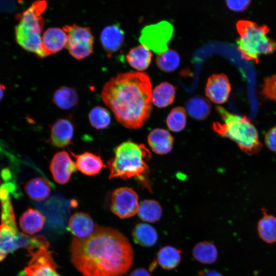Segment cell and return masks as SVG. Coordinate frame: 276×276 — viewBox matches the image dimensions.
Instances as JSON below:
<instances>
[{
    "label": "cell",
    "mask_w": 276,
    "mask_h": 276,
    "mask_svg": "<svg viewBox=\"0 0 276 276\" xmlns=\"http://www.w3.org/2000/svg\"><path fill=\"white\" fill-rule=\"evenodd\" d=\"M70 251L73 264L83 276H121L134 259L131 245L122 233L98 225L89 236L74 238Z\"/></svg>",
    "instance_id": "obj_1"
},
{
    "label": "cell",
    "mask_w": 276,
    "mask_h": 276,
    "mask_svg": "<svg viewBox=\"0 0 276 276\" xmlns=\"http://www.w3.org/2000/svg\"><path fill=\"white\" fill-rule=\"evenodd\" d=\"M152 85L145 73H121L104 85L101 97L121 124L129 129L141 127L152 109Z\"/></svg>",
    "instance_id": "obj_2"
},
{
    "label": "cell",
    "mask_w": 276,
    "mask_h": 276,
    "mask_svg": "<svg viewBox=\"0 0 276 276\" xmlns=\"http://www.w3.org/2000/svg\"><path fill=\"white\" fill-rule=\"evenodd\" d=\"M114 153V156L107 162L109 179H127L133 177L141 179L148 173L147 163L151 154L144 144L128 140L117 146Z\"/></svg>",
    "instance_id": "obj_3"
},
{
    "label": "cell",
    "mask_w": 276,
    "mask_h": 276,
    "mask_svg": "<svg viewBox=\"0 0 276 276\" xmlns=\"http://www.w3.org/2000/svg\"><path fill=\"white\" fill-rule=\"evenodd\" d=\"M216 110L223 123L213 124L212 128L216 132L234 141L248 154H255L261 151L262 144L259 141L257 129L247 117L231 113L221 106H217Z\"/></svg>",
    "instance_id": "obj_4"
},
{
    "label": "cell",
    "mask_w": 276,
    "mask_h": 276,
    "mask_svg": "<svg viewBox=\"0 0 276 276\" xmlns=\"http://www.w3.org/2000/svg\"><path fill=\"white\" fill-rule=\"evenodd\" d=\"M47 7L45 1L34 2L21 13L15 29L16 40L19 45L40 58L45 57L41 35L44 21L41 15Z\"/></svg>",
    "instance_id": "obj_5"
},
{
    "label": "cell",
    "mask_w": 276,
    "mask_h": 276,
    "mask_svg": "<svg viewBox=\"0 0 276 276\" xmlns=\"http://www.w3.org/2000/svg\"><path fill=\"white\" fill-rule=\"evenodd\" d=\"M236 28L240 35L237 41L238 49L243 59L258 62L259 56L276 50V41L267 36L269 31L267 26L241 20L237 22Z\"/></svg>",
    "instance_id": "obj_6"
},
{
    "label": "cell",
    "mask_w": 276,
    "mask_h": 276,
    "mask_svg": "<svg viewBox=\"0 0 276 276\" xmlns=\"http://www.w3.org/2000/svg\"><path fill=\"white\" fill-rule=\"evenodd\" d=\"M62 29L67 36L65 48L72 57L81 60L92 53L94 36L90 28L73 24L65 25Z\"/></svg>",
    "instance_id": "obj_7"
},
{
    "label": "cell",
    "mask_w": 276,
    "mask_h": 276,
    "mask_svg": "<svg viewBox=\"0 0 276 276\" xmlns=\"http://www.w3.org/2000/svg\"><path fill=\"white\" fill-rule=\"evenodd\" d=\"M173 32L172 26L167 21H162L144 27L139 40L142 45L159 54L168 50L167 43Z\"/></svg>",
    "instance_id": "obj_8"
},
{
    "label": "cell",
    "mask_w": 276,
    "mask_h": 276,
    "mask_svg": "<svg viewBox=\"0 0 276 276\" xmlns=\"http://www.w3.org/2000/svg\"><path fill=\"white\" fill-rule=\"evenodd\" d=\"M139 198L131 188L121 187L113 190L110 195V209L122 219L134 216L139 208Z\"/></svg>",
    "instance_id": "obj_9"
},
{
    "label": "cell",
    "mask_w": 276,
    "mask_h": 276,
    "mask_svg": "<svg viewBox=\"0 0 276 276\" xmlns=\"http://www.w3.org/2000/svg\"><path fill=\"white\" fill-rule=\"evenodd\" d=\"M31 260L21 276H61L57 271L58 265L51 251L40 248L30 255Z\"/></svg>",
    "instance_id": "obj_10"
},
{
    "label": "cell",
    "mask_w": 276,
    "mask_h": 276,
    "mask_svg": "<svg viewBox=\"0 0 276 276\" xmlns=\"http://www.w3.org/2000/svg\"><path fill=\"white\" fill-rule=\"evenodd\" d=\"M76 169L75 163L65 151L56 153L50 165V171L54 180L61 185L65 184L70 180Z\"/></svg>",
    "instance_id": "obj_11"
},
{
    "label": "cell",
    "mask_w": 276,
    "mask_h": 276,
    "mask_svg": "<svg viewBox=\"0 0 276 276\" xmlns=\"http://www.w3.org/2000/svg\"><path fill=\"white\" fill-rule=\"evenodd\" d=\"M231 91L227 77L223 74H213L207 81L205 93L213 102L223 104L226 102Z\"/></svg>",
    "instance_id": "obj_12"
},
{
    "label": "cell",
    "mask_w": 276,
    "mask_h": 276,
    "mask_svg": "<svg viewBox=\"0 0 276 276\" xmlns=\"http://www.w3.org/2000/svg\"><path fill=\"white\" fill-rule=\"evenodd\" d=\"M74 135V126L66 118L57 119L51 126L49 141L57 148H64L71 144Z\"/></svg>",
    "instance_id": "obj_13"
},
{
    "label": "cell",
    "mask_w": 276,
    "mask_h": 276,
    "mask_svg": "<svg viewBox=\"0 0 276 276\" xmlns=\"http://www.w3.org/2000/svg\"><path fill=\"white\" fill-rule=\"evenodd\" d=\"M18 232L15 221H2L0 225V261L18 249Z\"/></svg>",
    "instance_id": "obj_14"
},
{
    "label": "cell",
    "mask_w": 276,
    "mask_h": 276,
    "mask_svg": "<svg viewBox=\"0 0 276 276\" xmlns=\"http://www.w3.org/2000/svg\"><path fill=\"white\" fill-rule=\"evenodd\" d=\"M41 40L42 51L46 57L56 54L65 47L67 36L62 29L49 28L43 33Z\"/></svg>",
    "instance_id": "obj_15"
},
{
    "label": "cell",
    "mask_w": 276,
    "mask_h": 276,
    "mask_svg": "<svg viewBox=\"0 0 276 276\" xmlns=\"http://www.w3.org/2000/svg\"><path fill=\"white\" fill-rule=\"evenodd\" d=\"M97 226L91 217L83 212L74 213L68 222V229L76 238H78L89 236Z\"/></svg>",
    "instance_id": "obj_16"
},
{
    "label": "cell",
    "mask_w": 276,
    "mask_h": 276,
    "mask_svg": "<svg viewBox=\"0 0 276 276\" xmlns=\"http://www.w3.org/2000/svg\"><path fill=\"white\" fill-rule=\"evenodd\" d=\"M70 152L75 158L77 169L86 175H96L106 167L101 156L93 153L84 152L75 154L71 151Z\"/></svg>",
    "instance_id": "obj_17"
},
{
    "label": "cell",
    "mask_w": 276,
    "mask_h": 276,
    "mask_svg": "<svg viewBox=\"0 0 276 276\" xmlns=\"http://www.w3.org/2000/svg\"><path fill=\"white\" fill-rule=\"evenodd\" d=\"M124 39V32L117 24L105 27L100 35L101 43L108 54L118 51L122 47Z\"/></svg>",
    "instance_id": "obj_18"
},
{
    "label": "cell",
    "mask_w": 276,
    "mask_h": 276,
    "mask_svg": "<svg viewBox=\"0 0 276 276\" xmlns=\"http://www.w3.org/2000/svg\"><path fill=\"white\" fill-rule=\"evenodd\" d=\"M148 143L153 152L158 154H165L171 150L173 137L167 130L156 128L149 134Z\"/></svg>",
    "instance_id": "obj_19"
},
{
    "label": "cell",
    "mask_w": 276,
    "mask_h": 276,
    "mask_svg": "<svg viewBox=\"0 0 276 276\" xmlns=\"http://www.w3.org/2000/svg\"><path fill=\"white\" fill-rule=\"evenodd\" d=\"M53 185L45 178L36 177L27 181L24 186L27 195L33 200L41 201L50 194Z\"/></svg>",
    "instance_id": "obj_20"
},
{
    "label": "cell",
    "mask_w": 276,
    "mask_h": 276,
    "mask_svg": "<svg viewBox=\"0 0 276 276\" xmlns=\"http://www.w3.org/2000/svg\"><path fill=\"white\" fill-rule=\"evenodd\" d=\"M44 216L38 210L28 209L19 219V225L26 234L33 235L40 231L45 222Z\"/></svg>",
    "instance_id": "obj_21"
},
{
    "label": "cell",
    "mask_w": 276,
    "mask_h": 276,
    "mask_svg": "<svg viewBox=\"0 0 276 276\" xmlns=\"http://www.w3.org/2000/svg\"><path fill=\"white\" fill-rule=\"evenodd\" d=\"M152 57L151 51L143 45L132 48L126 55L127 61L133 68L140 71L146 70Z\"/></svg>",
    "instance_id": "obj_22"
},
{
    "label": "cell",
    "mask_w": 276,
    "mask_h": 276,
    "mask_svg": "<svg viewBox=\"0 0 276 276\" xmlns=\"http://www.w3.org/2000/svg\"><path fill=\"white\" fill-rule=\"evenodd\" d=\"M263 216L257 224V232L262 241L268 244L276 242V217L262 209Z\"/></svg>",
    "instance_id": "obj_23"
},
{
    "label": "cell",
    "mask_w": 276,
    "mask_h": 276,
    "mask_svg": "<svg viewBox=\"0 0 276 276\" xmlns=\"http://www.w3.org/2000/svg\"><path fill=\"white\" fill-rule=\"evenodd\" d=\"M132 235L135 243L144 247H151L158 240V234L155 228L146 223L136 224Z\"/></svg>",
    "instance_id": "obj_24"
},
{
    "label": "cell",
    "mask_w": 276,
    "mask_h": 276,
    "mask_svg": "<svg viewBox=\"0 0 276 276\" xmlns=\"http://www.w3.org/2000/svg\"><path fill=\"white\" fill-rule=\"evenodd\" d=\"M176 88L171 84L164 82L157 85L152 92V101L158 107L171 104L175 97Z\"/></svg>",
    "instance_id": "obj_25"
},
{
    "label": "cell",
    "mask_w": 276,
    "mask_h": 276,
    "mask_svg": "<svg viewBox=\"0 0 276 276\" xmlns=\"http://www.w3.org/2000/svg\"><path fill=\"white\" fill-rule=\"evenodd\" d=\"M181 251L175 247L167 245L157 252V262L164 269L172 270L177 267L181 259Z\"/></svg>",
    "instance_id": "obj_26"
},
{
    "label": "cell",
    "mask_w": 276,
    "mask_h": 276,
    "mask_svg": "<svg viewBox=\"0 0 276 276\" xmlns=\"http://www.w3.org/2000/svg\"><path fill=\"white\" fill-rule=\"evenodd\" d=\"M77 91L72 87L62 86L57 89L53 95V101L55 105L62 109H70L78 103Z\"/></svg>",
    "instance_id": "obj_27"
},
{
    "label": "cell",
    "mask_w": 276,
    "mask_h": 276,
    "mask_svg": "<svg viewBox=\"0 0 276 276\" xmlns=\"http://www.w3.org/2000/svg\"><path fill=\"white\" fill-rule=\"evenodd\" d=\"M162 212L160 204L155 200H144L139 203L138 216L145 222L153 223L158 221L162 217Z\"/></svg>",
    "instance_id": "obj_28"
},
{
    "label": "cell",
    "mask_w": 276,
    "mask_h": 276,
    "mask_svg": "<svg viewBox=\"0 0 276 276\" xmlns=\"http://www.w3.org/2000/svg\"><path fill=\"white\" fill-rule=\"evenodd\" d=\"M218 254L216 246L209 241L198 243L192 250L194 259L203 264H210L214 263L217 259Z\"/></svg>",
    "instance_id": "obj_29"
},
{
    "label": "cell",
    "mask_w": 276,
    "mask_h": 276,
    "mask_svg": "<svg viewBox=\"0 0 276 276\" xmlns=\"http://www.w3.org/2000/svg\"><path fill=\"white\" fill-rule=\"evenodd\" d=\"M186 109L193 118L202 120L210 114L211 105L204 98L196 96L190 99L186 104Z\"/></svg>",
    "instance_id": "obj_30"
},
{
    "label": "cell",
    "mask_w": 276,
    "mask_h": 276,
    "mask_svg": "<svg viewBox=\"0 0 276 276\" xmlns=\"http://www.w3.org/2000/svg\"><path fill=\"white\" fill-rule=\"evenodd\" d=\"M158 67L165 72L169 73L175 71L180 63V57L174 50H168L158 54L156 59Z\"/></svg>",
    "instance_id": "obj_31"
},
{
    "label": "cell",
    "mask_w": 276,
    "mask_h": 276,
    "mask_svg": "<svg viewBox=\"0 0 276 276\" xmlns=\"http://www.w3.org/2000/svg\"><path fill=\"white\" fill-rule=\"evenodd\" d=\"M88 119L91 125L98 130L107 128L111 123L109 112L105 108L100 106H95L90 110Z\"/></svg>",
    "instance_id": "obj_32"
},
{
    "label": "cell",
    "mask_w": 276,
    "mask_h": 276,
    "mask_svg": "<svg viewBox=\"0 0 276 276\" xmlns=\"http://www.w3.org/2000/svg\"><path fill=\"white\" fill-rule=\"evenodd\" d=\"M187 122V113L184 108L178 106L173 108L169 113L166 122L168 128L174 132L184 129Z\"/></svg>",
    "instance_id": "obj_33"
},
{
    "label": "cell",
    "mask_w": 276,
    "mask_h": 276,
    "mask_svg": "<svg viewBox=\"0 0 276 276\" xmlns=\"http://www.w3.org/2000/svg\"><path fill=\"white\" fill-rule=\"evenodd\" d=\"M262 93L267 98L276 101V74L264 79Z\"/></svg>",
    "instance_id": "obj_34"
},
{
    "label": "cell",
    "mask_w": 276,
    "mask_h": 276,
    "mask_svg": "<svg viewBox=\"0 0 276 276\" xmlns=\"http://www.w3.org/2000/svg\"><path fill=\"white\" fill-rule=\"evenodd\" d=\"M264 139L267 147L270 151L276 152V126L271 127L267 131Z\"/></svg>",
    "instance_id": "obj_35"
},
{
    "label": "cell",
    "mask_w": 276,
    "mask_h": 276,
    "mask_svg": "<svg viewBox=\"0 0 276 276\" xmlns=\"http://www.w3.org/2000/svg\"><path fill=\"white\" fill-rule=\"evenodd\" d=\"M226 5L229 9L236 11L241 12L246 9L249 6L250 1H227Z\"/></svg>",
    "instance_id": "obj_36"
},
{
    "label": "cell",
    "mask_w": 276,
    "mask_h": 276,
    "mask_svg": "<svg viewBox=\"0 0 276 276\" xmlns=\"http://www.w3.org/2000/svg\"><path fill=\"white\" fill-rule=\"evenodd\" d=\"M129 276H152L149 272L144 268H138L133 270Z\"/></svg>",
    "instance_id": "obj_37"
},
{
    "label": "cell",
    "mask_w": 276,
    "mask_h": 276,
    "mask_svg": "<svg viewBox=\"0 0 276 276\" xmlns=\"http://www.w3.org/2000/svg\"><path fill=\"white\" fill-rule=\"evenodd\" d=\"M198 276H223L219 272L215 270L204 269L198 272Z\"/></svg>",
    "instance_id": "obj_38"
},
{
    "label": "cell",
    "mask_w": 276,
    "mask_h": 276,
    "mask_svg": "<svg viewBox=\"0 0 276 276\" xmlns=\"http://www.w3.org/2000/svg\"><path fill=\"white\" fill-rule=\"evenodd\" d=\"M5 89V86L3 84L0 83V101L4 97Z\"/></svg>",
    "instance_id": "obj_39"
}]
</instances>
